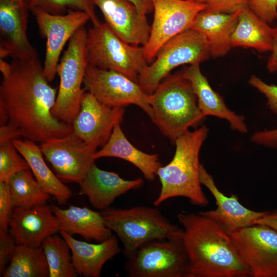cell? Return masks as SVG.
I'll use <instances>...</instances> for the list:
<instances>
[{
    "instance_id": "cell-29",
    "label": "cell",
    "mask_w": 277,
    "mask_h": 277,
    "mask_svg": "<svg viewBox=\"0 0 277 277\" xmlns=\"http://www.w3.org/2000/svg\"><path fill=\"white\" fill-rule=\"evenodd\" d=\"M14 207L28 208L46 204L50 197L30 170L13 174L8 181Z\"/></svg>"
},
{
    "instance_id": "cell-7",
    "label": "cell",
    "mask_w": 277,
    "mask_h": 277,
    "mask_svg": "<svg viewBox=\"0 0 277 277\" xmlns=\"http://www.w3.org/2000/svg\"><path fill=\"white\" fill-rule=\"evenodd\" d=\"M86 53L89 65L121 72L136 82L149 65L144 46L125 43L105 23L87 31Z\"/></svg>"
},
{
    "instance_id": "cell-17",
    "label": "cell",
    "mask_w": 277,
    "mask_h": 277,
    "mask_svg": "<svg viewBox=\"0 0 277 277\" xmlns=\"http://www.w3.org/2000/svg\"><path fill=\"white\" fill-rule=\"evenodd\" d=\"M105 23L113 33L125 43L145 46L148 43L151 26L146 15L126 0H95Z\"/></svg>"
},
{
    "instance_id": "cell-32",
    "label": "cell",
    "mask_w": 277,
    "mask_h": 277,
    "mask_svg": "<svg viewBox=\"0 0 277 277\" xmlns=\"http://www.w3.org/2000/svg\"><path fill=\"white\" fill-rule=\"evenodd\" d=\"M30 167L12 141L0 144V182H7L13 174Z\"/></svg>"
},
{
    "instance_id": "cell-19",
    "label": "cell",
    "mask_w": 277,
    "mask_h": 277,
    "mask_svg": "<svg viewBox=\"0 0 277 277\" xmlns=\"http://www.w3.org/2000/svg\"><path fill=\"white\" fill-rule=\"evenodd\" d=\"M200 180L215 200L216 208L214 210L200 212L221 225L226 231L250 226L255 224L267 211H255L242 205L236 195H224L216 187L213 178L204 167H200Z\"/></svg>"
},
{
    "instance_id": "cell-13",
    "label": "cell",
    "mask_w": 277,
    "mask_h": 277,
    "mask_svg": "<svg viewBox=\"0 0 277 277\" xmlns=\"http://www.w3.org/2000/svg\"><path fill=\"white\" fill-rule=\"evenodd\" d=\"M31 11L35 17L40 34L46 39L43 74L50 82L56 74L65 44L90 18L86 13L74 10H69L63 14H50L38 8Z\"/></svg>"
},
{
    "instance_id": "cell-25",
    "label": "cell",
    "mask_w": 277,
    "mask_h": 277,
    "mask_svg": "<svg viewBox=\"0 0 277 277\" xmlns=\"http://www.w3.org/2000/svg\"><path fill=\"white\" fill-rule=\"evenodd\" d=\"M103 157L119 158L130 163L149 181L154 180L162 166L157 154H148L134 147L125 136L120 124L114 126L107 142L94 155L95 160Z\"/></svg>"
},
{
    "instance_id": "cell-15",
    "label": "cell",
    "mask_w": 277,
    "mask_h": 277,
    "mask_svg": "<svg viewBox=\"0 0 277 277\" xmlns=\"http://www.w3.org/2000/svg\"><path fill=\"white\" fill-rule=\"evenodd\" d=\"M27 0H0L1 58L30 61L38 58L27 35Z\"/></svg>"
},
{
    "instance_id": "cell-35",
    "label": "cell",
    "mask_w": 277,
    "mask_h": 277,
    "mask_svg": "<svg viewBox=\"0 0 277 277\" xmlns=\"http://www.w3.org/2000/svg\"><path fill=\"white\" fill-rule=\"evenodd\" d=\"M249 83L264 95L268 108L277 115V85L267 84L255 75L250 77Z\"/></svg>"
},
{
    "instance_id": "cell-10",
    "label": "cell",
    "mask_w": 277,
    "mask_h": 277,
    "mask_svg": "<svg viewBox=\"0 0 277 277\" xmlns=\"http://www.w3.org/2000/svg\"><path fill=\"white\" fill-rule=\"evenodd\" d=\"M83 84L85 90L101 103L113 108L135 105L153 120V111L149 103V94L138 82L126 75L88 64Z\"/></svg>"
},
{
    "instance_id": "cell-18",
    "label": "cell",
    "mask_w": 277,
    "mask_h": 277,
    "mask_svg": "<svg viewBox=\"0 0 277 277\" xmlns=\"http://www.w3.org/2000/svg\"><path fill=\"white\" fill-rule=\"evenodd\" d=\"M9 228L17 245L32 247L41 246L45 239L60 231L56 216L46 204L28 208L14 207Z\"/></svg>"
},
{
    "instance_id": "cell-3",
    "label": "cell",
    "mask_w": 277,
    "mask_h": 277,
    "mask_svg": "<svg viewBox=\"0 0 277 277\" xmlns=\"http://www.w3.org/2000/svg\"><path fill=\"white\" fill-rule=\"evenodd\" d=\"M208 132V128L202 125L187 131L175 140L172 160L157 172L161 188L153 202L155 206L176 197H186L195 206L205 207L209 204L201 187L199 162L200 150Z\"/></svg>"
},
{
    "instance_id": "cell-34",
    "label": "cell",
    "mask_w": 277,
    "mask_h": 277,
    "mask_svg": "<svg viewBox=\"0 0 277 277\" xmlns=\"http://www.w3.org/2000/svg\"><path fill=\"white\" fill-rule=\"evenodd\" d=\"M248 7L268 24L277 19V0H249Z\"/></svg>"
},
{
    "instance_id": "cell-16",
    "label": "cell",
    "mask_w": 277,
    "mask_h": 277,
    "mask_svg": "<svg viewBox=\"0 0 277 277\" xmlns=\"http://www.w3.org/2000/svg\"><path fill=\"white\" fill-rule=\"evenodd\" d=\"M124 112L123 108L108 106L85 92L80 110L72 124L73 132L84 142L103 147L114 126L122 122Z\"/></svg>"
},
{
    "instance_id": "cell-6",
    "label": "cell",
    "mask_w": 277,
    "mask_h": 277,
    "mask_svg": "<svg viewBox=\"0 0 277 277\" xmlns=\"http://www.w3.org/2000/svg\"><path fill=\"white\" fill-rule=\"evenodd\" d=\"M87 31L82 27L69 41L56 68L60 85L52 114L72 125L78 114L85 89L82 88L88 65L86 53Z\"/></svg>"
},
{
    "instance_id": "cell-39",
    "label": "cell",
    "mask_w": 277,
    "mask_h": 277,
    "mask_svg": "<svg viewBox=\"0 0 277 277\" xmlns=\"http://www.w3.org/2000/svg\"><path fill=\"white\" fill-rule=\"evenodd\" d=\"M0 126V144L22 136L21 131L10 123Z\"/></svg>"
},
{
    "instance_id": "cell-22",
    "label": "cell",
    "mask_w": 277,
    "mask_h": 277,
    "mask_svg": "<svg viewBox=\"0 0 277 277\" xmlns=\"http://www.w3.org/2000/svg\"><path fill=\"white\" fill-rule=\"evenodd\" d=\"M182 73L190 82L197 97L199 109L204 116L211 115L226 120L232 130L242 133L247 132L245 117L227 107L223 98L211 88L202 73L199 63L190 65Z\"/></svg>"
},
{
    "instance_id": "cell-21",
    "label": "cell",
    "mask_w": 277,
    "mask_h": 277,
    "mask_svg": "<svg viewBox=\"0 0 277 277\" xmlns=\"http://www.w3.org/2000/svg\"><path fill=\"white\" fill-rule=\"evenodd\" d=\"M60 232L70 248L73 265L81 276L99 277L106 263L121 251L115 235L95 244L77 240L64 231Z\"/></svg>"
},
{
    "instance_id": "cell-36",
    "label": "cell",
    "mask_w": 277,
    "mask_h": 277,
    "mask_svg": "<svg viewBox=\"0 0 277 277\" xmlns=\"http://www.w3.org/2000/svg\"><path fill=\"white\" fill-rule=\"evenodd\" d=\"M249 0H207L205 10L233 13L248 7Z\"/></svg>"
},
{
    "instance_id": "cell-38",
    "label": "cell",
    "mask_w": 277,
    "mask_h": 277,
    "mask_svg": "<svg viewBox=\"0 0 277 277\" xmlns=\"http://www.w3.org/2000/svg\"><path fill=\"white\" fill-rule=\"evenodd\" d=\"M250 140L255 144L277 149V128L256 132L252 135Z\"/></svg>"
},
{
    "instance_id": "cell-2",
    "label": "cell",
    "mask_w": 277,
    "mask_h": 277,
    "mask_svg": "<svg viewBox=\"0 0 277 277\" xmlns=\"http://www.w3.org/2000/svg\"><path fill=\"white\" fill-rule=\"evenodd\" d=\"M177 218L183 227L189 277L252 276L221 225L199 212H181Z\"/></svg>"
},
{
    "instance_id": "cell-28",
    "label": "cell",
    "mask_w": 277,
    "mask_h": 277,
    "mask_svg": "<svg viewBox=\"0 0 277 277\" xmlns=\"http://www.w3.org/2000/svg\"><path fill=\"white\" fill-rule=\"evenodd\" d=\"M3 276H49L48 263L42 246L17 245Z\"/></svg>"
},
{
    "instance_id": "cell-5",
    "label": "cell",
    "mask_w": 277,
    "mask_h": 277,
    "mask_svg": "<svg viewBox=\"0 0 277 277\" xmlns=\"http://www.w3.org/2000/svg\"><path fill=\"white\" fill-rule=\"evenodd\" d=\"M100 212L106 226L122 242L126 258L151 241L182 240L183 229L172 223L156 208H108Z\"/></svg>"
},
{
    "instance_id": "cell-11",
    "label": "cell",
    "mask_w": 277,
    "mask_h": 277,
    "mask_svg": "<svg viewBox=\"0 0 277 277\" xmlns=\"http://www.w3.org/2000/svg\"><path fill=\"white\" fill-rule=\"evenodd\" d=\"M254 277H277V231L255 224L227 231Z\"/></svg>"
},
{
    "instance_id": "cell-12",
    "label": "cell",
    "mask_w": 277,
    "mask_h": 277,
    "mask_svg": "<svg viewBox=\"0 0 277 277\" xmlns=\"http://www.w3.org/2000/svg\"><path fill=\"white\" fill-rule=\"evenodd\" d=\"M153 3L154 15L150 37L144 46L149 64L165 43L190 29L197 14L206 8L205 3L190 0H153Z\"/></svg>"
},
{
    "instance_id": "cell-41",
    "label": "cell",
    "mask_w": 277,
    "mask_h": 277,
    "mask_svg": "<svg viewBox=\"0 0 277 277\" xmlns=\"http://www.w3.org/2000/svg\"><path fill=\"white\" fill-rule=\"evenodd\" d=\"M133 5L142 14L147 15L153 11V0H126Z\"/></svg>"
},
{
    "instance_id": "cell-42",
    "label": "cell",
    "mask_w": 277,
    "mask_h": 277,
    "mask_svg": "<svg viewBox=\"0 0 277 277\" xmlns=\"http://www.w3.org/2000/svg\"><path fill=\"white\" fill-rule=\"evenodd\" d=\"M255 224L267 226L277 231V211L272 213L268 212L265 215L258 219Z\"/></svg>"
},
{
    "instance_id": "cell-26",
    "label": "cell",
    "mask_w": 277,
    "mask_h": 277,
    "mask_svg": "<svg viewBox=\"0 0 277 277\" xmlns=\"http://www.w3.org/2000/svg\"><path fill=\"white\" fill-rule=\"evenodd\" d=\"M12 142L27 162L34 177L44 190L54 196L58 204H65L70 198L71 191L48 167L40 146L27 139L16 138Z\"/></svg>"
},
{
    "instance_id": "cell-1",
    "label": "cell",
    "mask_w": 277,
    "mask_h": 277,
    "mask_svg": "<svg viewBox=\"0 0 277 277\" xmlns=\"http://www.w3.org/2000/svg\"><path fill=\"white\" fill-rule=\"evenodd\" d=\"M0 70L1 125L10 123L25 139L41 144L73 132L72 125L52 114L58 91L44 76L38 58L10 64L1 59Z\"/></svg>"
},
{
    "instance_id": "cell-9",
    "label": "cell",
    "mask_w": 277,
    "mask_h": 277,
    "mask_svg": "<svg viewBox=\"0 0 277 277\" xmlns=\"http://www.w3.org/2000/svg\"><path fill=\"white\" fill-rule=\"evenodd\" d=\"M129 277H189V262L182 240H156L126 257Z\"/></svg>"
},
{
    "instance_id": "cell-24",
    "label": "cell",
    "mask_w": 277,
    "mask_h": 277,
    "mask_svg": "<svg viewBox=\"0 0 277 277\" xmlns=\"http://www.w3.org/2000/svg\"><path fill=\"white\" fill-rule=\"evenodd\" d=\"M241 11L226 13L204 9L196 15L190 28L206 37L213 58L226 55L232 47L231 36Z\"/></svg>"
},
{
    "instance_id": "cell-37",
    "label": "cell",
    "mask_w": 277,
    "mask_h": 277,
    "mask_svg": "<svg viewBox=\"0 0 277 277\" xmlns=\"http://www.w3.org/2000/svg\"><path fill=\"white\" fill-rule=\"evenodd\" d=\"M17 244L11 234L0 229V275L3 276Z\"/></svg>"
},
{
    "instance_id": "cell-33",
    "label": "cell",
    "mask_w": 277,
    "mask_h": 277,
    "mask_svg": "<svg viewBox=\"0 0 277 277\" xmlns=\"http://www.w3.org/2000/svg\"><path fill=\"white\" fill-rule=\"evenodd\" d=\"M14 208L9 182H0V229L6 232Z\"/></svg>"
},
{
    "instance_id": "cell-27",
    "label": "cell",
    "mask_w": 277,
    "mask_h": 277,
    "mask_svg": "<svg viewBox=\"0 0 277 277\" xmlns=\"http://www.w3.org/2000/svg\"><path fill=\"white\" fill-rule=\"evenodd\" d=\"M274 28L248 7L241 11L231 36L232 47L252 48L260 52L272 50Z\"/></svg>"
},
{
    "instance_id": "cell-31",
    "label": "cell",
    "mask_w": 277,
    "mask_h": 277,
    "mask_svg": "<svg viewBox=\"0 0 277 277\" xmlns=\"http://www.w3.org/2000/svg\"><path fill=\"white\" fill-rule=\"evenodd\" d=\"M30 10L38 8L52 14H63L69 10L83 11L90 17L92 25L99 21L95 11V0H27Z\"/></svg>"
},
{
    "instance_id": "cell-14",
    "label": "cell",
    "mask_w": 277,
    "mask_h": 277,
    "mask_svg": "<svg viewBox=\"0 0 277 277\" xmlns=\"http://www.w3.org/2000/svg\"><path fill=\"white\" fill-rule=\"evenodd\" d=\"M39 146L59 179L78 184L94 163V155L98 147L84 142L73 132Z\"/></svg>"
},
{
    "instance_id": "cell-40",
    "label": "cell",
    "mask_w": 277,
    "mask_h": 277,
    "mask_svg": "<svg viewBox=\"0 0 277 277\" xmlns=\"http://www.w3.org/2000/svg\"><path fill=\"white\" fill-rule=\"evenodd\" d=\"M267 69L271 73L277 71V26L274 28L273 47L268 59Z\"/></svg>"
},
{
    "instance_id": "cell-20",
    "label": "cell",
    "mask_w": 277,
    "mask_h": 277,
    "mask_svg": "<svg viewBox=\"0 0 277 277\" xmlns=\"http://www.w3.org/2000/svg\"><path fill=\"white\" fill-rule=\"evenodd\" d=\"M143 184L141 178L125 180L114 172L100 169L94 163L78 184L80 194L86 195L93 207L103 210L108 208L117 197L138 189Z\"/></svg>"
},
{
    "instance_id": "cell-30",
    "label": "cell",
    "mask_w": 277,
    "mask_h": 277,
    "mask_svg": "<svg viewBox=\"0 0 277 277\" xmlns=\"http://www.w3.org/2000/svg\"><path fill=\"white\" fill-rule=\"evenodd\" d=\"M41 246L48 263L50 277L77 276L73 265L70 248L63 238L49 236L44 240Z\"/></svg>"
},
{
    "instance_id": "cell-23",
    "label": "cell",
    "mask_w": 277,
    "mask_h": 277,
    "mask_svg": "<svg viewBox=\"0 0 277 277\" xmlns=\"http://www.w3.org/2000/svg\"><path fill=\"white\" fill-rule=\"evenodd\" d=\"M52 210L58 221L60 231H64L71 236L79 235L86 241L97 243L112 235L100 212L75 206L66 209L54 206Z\"/></svg>"
},
{
    "instance_id": "cell-4",
    "label": "cell",
    "mask_w": 277,
    "mask_h": 277,
    "mask_svg": "<svg viewBox=\"0 0 277 277\" xmlns=\"http://www.w3.org/2000/svg\"><path fill=\"white\" fill-rule=\"evenodd\" d=\"M149 103L153 113L152 121L174 143L190 128L201 125L205 118L190 82L182 72L165 78L149 95Z\"/></svg>"
},
{
    "instance_id": "cell-43",
    "label": "cell",
    "mask_w": 277,
    "mask_h": 277,
    "mask_svg": "<svg viewBox=\"0 0 277 277\" xmlns=\"http://www.w3.org/2000/svg\"><path fill=\"white\" fill-rule=\"evenodd\" d=\"M190 1H194V2H196L199 3H205L207 0H190Z\"/></svg>"
},
{
    "instance_id": "cell-8",
    "label": "cell",
    "mask_w": 277,
    "mask_h": 277,
    "mask_svg": "<svg viewBox=\"0 0 277 277\" xmlns=\"http://www.w3.org/2000/svg\"><path fill=\"white\" fill-rule=\"evenodd\" d=\"M210 56L206 37L197 30L187 29L161 47L154 60L140 75L138 83L150 94L176 67L184 64H200Z\"/></svg>"
}]
</instances>
